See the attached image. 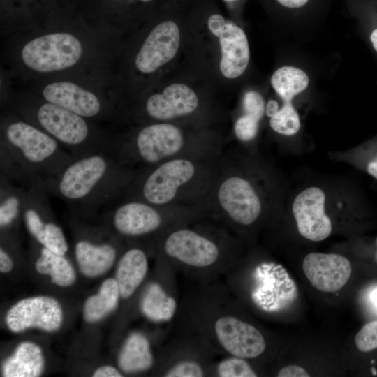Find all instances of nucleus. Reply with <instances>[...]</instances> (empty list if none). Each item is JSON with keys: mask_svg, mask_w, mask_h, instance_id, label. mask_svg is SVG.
Wrapping results in <instances>:
<instances>
[{"mask_svg": "<svg viewBox=\"0 0 377 377\" xmlns=\"http://www.w3.org/2000/svg\"><path fill=\"white\" fill-rule=\"evenodd\" d=\"M75 256L80 272L86 276L96 277L110 269L117 256V249L111 243L80 239L75 243Z\"/></svg>", "mask_w": 377, "mask_h": 377, "instance_id": "nucleus-20", "label": "nucleus"}, {"mask_svg": "<svg viewBox=\"0 0 377 377\" xmlns=\"http://www.w3.org/2000/svg\"><path fill=\"white\" fill-rule=\"evenodd\" d=\"M367 171L371 176L377 179V159L369 163Z\"/></svg>", "mask_w": 377, "mask_h": 377, "instance_id": "nucleus-37", "label": "nucleus"}, {"mask_svg": "<svg viewBox=\"0 0 377 377\" xmlns=\"http://www.w3.org/2000/svg\"><path fill=\"white\" fill-rule=\"evenodd\" d=\"M108 212L113 229L126 237H140L158 230L168 215L181 206H159L138 199H121Z\"/></svg>", "mask_w": 377, "mask_h": 377, "instance_id": "nucleus-9", "label": "nucleus"}, {"mask_svg": "<svg viewBox=\"0 0 377 377\" xmlns=\"http://www.w3.org/2000/svg\"><path fill=\"white\" fill-rule=\"evenodd\" d=\"M204 205L214 207L242 226L254 223L262 211L261 200L251 182L226 165L219 166Z\"/></svg>", "mask_w": 377, "mask_h": 377, "instance_id": "nucleus-6", "label": "nucleus"}, {"mask_svg": "<svg viewBox=\"0 0 377 377\" xmlns=\"http://www.w3.org/2000/svg\"><path fill=\"white\" fill-rule=\"evenodd\" d=\"M325 196L318 187H310L302 191L295 198L293 205L300 234L304 238L322 241L332 232V223L325 213Z\"/></svg>", "mask_w": 377, "mask_h": 377, "instance_id": "nucleus-13", "label": "nucleus"}, {"mask_svg": "<svg viewBox=\"0 0 377 377\" xmlns=\"http://www.w3.org/2000/svg\"><path fill=\"white\" fill-rule=\"evenodd\" d=\"M119 296V288L115 279L105 280L98 292L86 300L84 306V320L91 323L103 318L116 308Z\"/></svg>", "mask_w": 377, "mask_h": 377, "instance_id": "nucleus-24", "label": "nucleus"}, {"mask_svg": "<svg viewBox=\"0 0 377 377\" xmlns=\"http://www.w3.org/2000/svg\"><path fill=\"white\" fill-rule=\"evenodd\" d=\"M94 377H121L122 375L112 366H102L98 368L93 374Z\"/></svg>", "mask_w": 377, "mask_h": 377, "instance_id": "nucleus-34", "label": "nucleus"}, {"mask_svg": "<svg viewBox=\"0 0 377 377\" xmlns=\"http://www.w3.org/2000/svg\"><path fill=\"white\" fill-rule=\"evenodd\" d=\"M35 266L38 272L50 275L52 282L59 286H69L75 281V272L64 255L56 253L43 246Z\"/></svg>", "mask_w": 377, "mask_h": 377, "instance_id": "nucleus-25", "label": "nucleus"}, {"mask_svg": "<svg viewBox=\"0 0 377 377\" xmlns=\"http://www.w3.org/2000/svg\"><path fill=\"white\" fill-rule=\"evenodd\" d=\"M108 151L122 164L133 169L178 157L216 158L191 148L184 133L177 126L165 122L145 126L129 140L110 142Z\"/></svg>", "mask_w": 377, "mask_h": 377, "instance_id": "nucleus-4", "label": "nucleus"}, {"mask_svg": "<svg viewBox=\"0 0 377 377\" xmlns=\"http://www.w3.org/2000/svg\"><path fill=\"white\" fill-rule=\"evenodd\" d=\"M214 330L221 345L233 356L254 358L265 349L262 334L252 325L235 317L219 318L214 324Z\"/></svg>", "mask_w": 377, "mask_h": 377, "instance_id": "nucleus-16", "label": "nucleus"}, {"mask_svg": "<svg viewBox=\"0 0 377 377\" xmlns=\"http://www.w3.org/2000/svg\"><path fill=\"white\" fill-rule=\"evenodd\" d=\"M26 188L0 176V226L8 229L22 217Z\"/></svg>", "mask_w": 377, "mask_h": 377, "instance_id": "nucleus-23", "label": "nucleus"}, {"mask_svg": "<svg viewBox=\"0 0 377 377\" xmlns=\"http://www.w3.org/2000/svg\"><path fill=\"white\" fill-rule=\"evenodd\" d=\"M62 321L61 304L49 296L21 300L8 310L6 316V325L13 332H21L33 327L53 332L61 327Z\"/></svg>", "mask_w": 377, "mask_h": 377, "instance_id": "nucleus-11", "label": "nucleus"}, {"mask_svg": "<svg viewBox=\"0 0 377 377\" xmlns=\"http://www.w3.org/2000/svg\"><path fill=\"white\" fill-rule=\"evenodd\" d=\"M137 170L101 151L75 158L57 175L45 180L49 193L77 214H92L119 200Z\"/></svg>", "mask_w": 377, "mask_h": 377, "instance_id": "nucleus-1", "label": "nucleus"}, {"mask_svg": "<svg viewBox=\"0 0 377 377\" xmlns=\"http://www.w3.org/2000/svg\"><path fill=\"white\" fill-rule=\"evenodd\" d=\"M35 126L55 139L75 158L108 151L110 142L96 135L86 118L45 102L35 109Z\"/></svg>", "mask_w": 377, "mask_h": 377, "instance_id": "nucleus-5", "label": "nucleus"}, {"mask_svg": "<svg viewBox=\"0 0 377 377\" xmlns=\"http://www.w3.org/2000/svg\"><path fill=\"white\" fill-rule=\"evenodd\" d=\"M370 298L374 303V304L377 308V289L372 291V293L370 295Z\"/></svg>", "mask_w": 377, "mask_h": 377, "instance_id": "nucleus-39", "label": "nucleus"}, {"mask_svg": "<svg viewBox=\"0 0 377 377\" xmlns=\"http://www.w3.org/2000/svg\"><path fill=\"white\" fill-rule=\"evenodd\" d=\"M259 121L249 115L244 114L235 124V135L243 142L253 140L258 133Z\"/></svg>", "mask_w": 377, "mask_h": 377, "instance_id": "nucleus-29", "label": "nucleus"}, {"mask_svg": "<svg viewBox=\"0 0 377 377\" xmlns=\"http://www.w3.org/2000/svg\"><path fill=\"white\" fill-rule=\"evenodd\" d=\"M355 342L362 352H369L377 348V320L365 324L357 333Z\"/></svg>", "mask_w": 377, "mask_h": 377, "instance_id": "nucleus-28", "label": "nucleus"}, {"mask_svg": "<svg viewBox=\"0 0 377 377\" xmlns=\"http://www.w3.org/2000/svg\"><path fill=\"white\" fill-rule=\"evenodd\" d=\"M165 253L186 265L207 267L219 258L218 246L210 239L188 228L170 232L163 243Z\"/></svg>", "mask_w": 377, "mask_h": 377, "instance_id": "nucleus-14", "label": "nucleus"}, {"mask_svg": "<svg viewBox=\"0 0 377 377\" xmlns=\"http://www.w3.org/2000/svg\"><path fill=\"white\" fill-rule=\"evenodd\" d=\"M219 165L216 158L178 157L137 169L121 199L159 206L204 205Z\"/></svg>", "mask_w": 377, "mask_h": 377, "instance_id": "nucleus-2", "label": "nucleus"}, {"mask_svg": "<svg viewBox=\"0 0 377 377\" xmlns=\"http://www.w3.org/2000/svg\"><path fill=\"white\" fill-rule=\"evenodd\" d=\"M179 42L177 24L170 20L161 22L151 31L137 54V68L144 73L155 71L175 56Z\"/></svg>", "mask_w": 377, "mask_h": 377, "instance_id": "nucleus-17", "label": "nucleus"}, {"mask_svg": "<svg viewBox=\"0 0 377 377\" xmlns=\"http://www.w3.org/2000/svg\"><path fill=\"white\" fill-rule=\"evenodd\" d=\"M148 269L145 252L138 248L126 251L120 258L115 274L120 295L128 298L143 281Z\"/></svg>", "mask_w": 377, "mask_h": 377, "instance_id": "nucleus-22", "label": "nucleus"}, {"mask_svg": "<svg viewBox=\"0 0 377 377\" xmlns=\"http://www.w3.org/2000/svg\"><path fill=\"white\" fill-rule=\"evenodd\" d=\"M279 377H309V373L302 367L288 365L283 367L278 373Z\"/></svg>", "mask_w": 377, "mask_h": 377, "instance_id": "nucleus-32", "label": "nucleus"}, {"mask_svg": "<svg viewBox=\"0 0 377 377\" xmlns=\"http://www.w3.org/2000/svg\"><path fill=\"white\" fill-rule=\"evenodd\" d=\"M24 186L23 219L29 232L40 245L65 255L68 246L61 227L54 220L44 179L36 177Z\"/></svg>", "mask_w": 377, "mask_h": 377, "instance_id": "nucleus-7", "label": "nucleus"}, {"mask_svg": "<svg viewBox=\"0 0 377 377\" xmlns=\"http://www.w3.org/2000/svg\"><path fill=\"white\" fill-rule=\"evenodd\" d=\"M281 5L291 8H297L304 6L309 0H276Z\"/></svg>", "mask_w": 377, "mask_h": 377, "instance_id": "nucleus-35", "label": "nucleus"}, {"mask_svg": "<svg viewBox=\"0 0 377 377\" xmlns=\"http://www.w3.org/2000/svg\"><path fill=\"white\" fill-rule=\"evenodd\" d=\"M140 1H145V2H148V1H150L151 0H140Z\"/></svg>", "mask_w": 377, "mask_h": 377, "instance_id": "nucleus-41", "label": "nucleus"}, {"mask_svg": "<svg viewBox=\"0 0 377 377\" xmlns=\"http://www.w3.org/2000/svg\"><path fill=\"white\" fill-rule=\"evenodd\" d=\"M13 267V262L7 251L1 248L0 249V271L2 273L9 272Z\"/></svg>", "mask_w": 377, "mask_h": 377, "instance_id": "nucleus-33", "label": "nucleus"}, {"mask_svg": "<svg viewBox=\"0 0 377 377\" xmlns=\"http://www.w3.org/2000/svg\"><path fill=\"white\" fill-rule=\"evenodd\" d=\"M374 49L377 51V29L374 30L370 36Z\"/></svg>", "mask_w": 377, "mask_h": 377, "instance_id": "nucleus-38", "label": "nucleus"}, {"mask_svg": "<svg viewBox=\"0 0 377 377\" xmlns=\"http://www.w3.org/2000/svg\"><path fill=\"white\" fill-rule=\"evenodd\" d=\"M75 158L55 139L22 120L8 121L1 133L0 176L19 185L57 175Z\"/></svg>", "mask_w": 377, "mask_h": 377, "instance_id": "nucleus-3", "label": "nucleus"}, {"mask_svg": "<svg viewBox=\"0 0 377 377\" xmlns=\"http://www.w3.org/2000/svg\"><path fill=\"white\" fill-rule=\"evenodd\" d=\"M244 114L260 121L265 112V102L263 97L256 91H248L243 98Z\"/></svg>", "mask_w": 377, "mask_h": 377, "instance_id": "nucleus-30", "label": "nucleus"}, {"mask_svg": "<svg viewBox=\"0 0 377 377\" xmlns=\"http://www.w3.org/2000/svg\"><path fill=\"white\" fill-rule=\"evenodd\" d=\"M198 106V98L190 87L173 84L161 94L149 96L145 103V111L153 119L166 121L191 114Z\"/></svg>", "mask_w": 377, "mask_h": 377, "instance_id": "nucleus-18", "label": "nucleus"}, {"mask_svg": "<svg viewBox=\"0 0 377 377\" xmlns=\"http://www.w3.org/2000/svg\"><path fill=\"white\" fill-rule=\"evenodd\" d=\"M226 2H232V1H237V0H223Z\"/></svg>", "mask_w": 377, "mask_h": 377, "instance_id": "nucleus-40", "label": "nucleus"}, {"mask_svg": "<svg viewBox=\"0 0 377 377\" xmlns=\"http://www.w3.org/2000/svg\"><path fill=\"white\" fill-rule=\"evenodd\" d=\"M22 59L29 68L42 73L74 66L82 54L80 41L73 35L61 32L36 38L22 48Z\"/></svg>", "mask_w": 377, "mask_h": 377, "instance_id": "nucleus-8", "label": "nucleus"}, {"mask_svg": "<svg viewBox=\"0 0 377 377\" xmlns=\"http://www.w3.org/2000/svg\"><path fill=\"white\" fill-rule=\"evenodd\" d=\"M217 373L221 377H256L257 374L244 358L234 356L222 360Z\"/></svg>", "mask_w": 377, "mask_h": 377, "instance_id": "nucleus-27", "label": "nucleus"}, {"mask_svg": "<svg viewBox=\"0 0 377 377\" xmlns=\"http://www.w3.org/2000/svg\"><path fill=\"white\" fill-rule=\"evenodd\" d=\"M302 269L312 286L325 293L341 289L352 273L350 261L334 253H310L303 260Z\"/></svg>", "mask_w": 377, "mask_h": 377, "instance_id": "nucleus-15", "label": "nucleus"}, {"mask_svg": "<svg viewBox=\"0 0 377 377\" xmlns=\"http://www.w3.org/2000/svg\"><path fill=\"white\" fill-rule=\"evenodd\" d=\"M207 24L209 31L219 39L221 73L229 79L240 76L245 71L250 57L249 43L244 31L219 14L210 16Z\"/></svg>", "mask_w": 377, "mask_h": 377, "instance_id": "nucleus-12", "label": "nucleus"}, {"mask_svg": "<svg viewBox=\"0 0 377 377\" xmlns=\"http://www.w3.org/2000/svg\"><path fill=\"white\" fill-rule=\"evenodd\" d=\"M44 365L41 348L32 342L25 341L19 344L4 361L2 374L5 377H37L43 373Z\"/></svg>", "mask_w": 377, "mask_h": 377, "instance_id": "nucleus-21", "label": "nucleus"}, {"mask_svg": "<svg viewBox=\"0 0 377 377\" xmlns=\"http://www.w3.org/2000/svg\"><path fill=\"white\" fill-rule=\"evenodd\" d=\"M279 110V105L276 101L274 100H270L266 108V114L269 117L272 116L274 114H275Z\"/></svg>", "mask_w": 377, "mask_h": 377, "instance_id": "nucleus-36", "label": "nucleus"}, {"mask_svg": "<svg viewBox=\"0 0 377 377\" xmlns=\"http://www.w3.org/2000/svg\"><path fill=\"white\" fill-rule=\"evenodd\" d=\"M167 377H201L204 376L202 367L195 362H179L169 369L165 375Z\"/></svg>", "mask_w": 377, "mask_h": 377, "instance_id": "nucleus-31", "label": "nucleus"}, {"mask_svg": "<svg viewBox=\"0 0 377 377\" xmlns=\"http://www.w3.org/2000/svg\"><path fill=\"white\" fill-rule=\"evenodd\" d=\"M271 84L283 101V105L270 117V126L280 134L294 135L300 130V121L299 115L292 105V100L307 87L309 77L301 69L293 66H283L274 73Z\"/></svg>", "mask_w": 377, "mask_h": 377, "instance_id": "nucleus-10", "label": "nucleus"}, {"mask_svg": "<svg viewBox=\"0 0 377 377\" xmlns=\"http://www.w3.org/2000/svg\"><path fill=\"white\" fill-rule=\"evenodd\" d=\"M118 362L124 372H135L149 368L152 364V356L145 337L138 333L131 334L120 351Z\"/></svg>", "mask_w": 377, "mask_h": 377, "instance_id": "nucleus-26", "label": "nucleus"}, {"mask_svg": "<svg viewBox=\"0 0 377 377\" xmlns=\"http://www.w3.org/2000/svg\"><path fill=\"white\" fill-rule=\"evenodd\" d=\"M44 99L86 119L98 117L103 105L98 96L71 82H56L43 90Z\"/></svg>", "mask_w": 377, "mask_h": 377, "instance_id": "nucleus-19", "label": "nucleus"}]
</instances>
